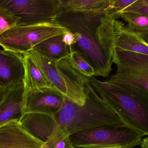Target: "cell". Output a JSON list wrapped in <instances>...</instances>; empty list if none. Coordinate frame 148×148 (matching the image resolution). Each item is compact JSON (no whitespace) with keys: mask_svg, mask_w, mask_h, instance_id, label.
<instances>
[{"mask_svg":"<svg viewBox=\"0 0 148 148\" xmlns=\"http://www.w3.org/2000/svg\"><path fill=\"white\" fill-rule=\"evenodd\" d=\"M114 32V48L148 55L147 44L122 22L115 19Z\"/></svg>","mask_w":148,"mask_h":148,"instance_id":"14","label":"cell"},{"mask_svg":"<svg viewBox=\"0 0 148 148\" xmlns=\"http://www.w3.org/2000/svg\"><path fill=\"white\" fill-rule=\"evenodd\" d=\"M89 82L123 124L148 136V93L127 84L102 81L95 76Z\"/></svg>","mask_w":148,"mask_h":148,"instance_id":"2","label":"cell"},{"mask_svg":"<svg viewBox=\"0 0 148 148\" xmlns=\"http://www.w3.org/2000/svg\"><path fill=\"white\" fill-rule=\"evenodd\" d=\"M62 41L69 47L72 46L75 42V36L73 33L69 30L66 31L62 34Z\"/></svg>","mask_w":148,"mask_h":148,"instance_id":"23","label":"cell"},{"mask_svg":"<svg viewBox=\"0 0 148 148\" xmlns=\"http://www.w3.org/2000/svg\"><path fill=\"white\" fill-rule=\"evenodd\" d=\"M85 103L80 106L65 99L60 111L53 118L69 135L107 125H122L118 116L106 104L91 86L89 80L85 85Z\"/></svg>","mask_w":148,"mask_h":148,"instance_id":"3","label":"cell"},{"mask_svg":"<svg viewBox=\"0 0 148 148\" xmlns=\"http://www.w3.org/2000/svg\"><path fill=\"white\" fill-rule=\"evenodd\" d=\"M66 59L72 67L82 75L89 78L95 76L93 68L76 52L70 50V53Z\"/></svg>","mask_w":148,"mask_h":148,"instance_id":"19","label":"cell"},{"mask_svg":"<svg viewBox=\"0 0 148 148\" xmlns=\"http://www.w3.org/2000/svg\"><path fill=\"white\" fill-rule=\"evenodd\" d=\"M0 148H48L33 136L20 122L12 121L0 127Z\"/></svg>","mask_w":148,"mask_h":148,"instance_id":"11","label":"cell"},{"mask_svg":"<svg viewBox=\"0 0 148 148\" xmlns=\"http://www.w3.org/2000/svg\"><path fill=\"white\" fill-rule=\"evenodd\" d=\"M24 57L21 54L0 50V85L5 89L23 82Z\"/></svg>","mask_w":148,"mask_h":148,"instance_id":"12","label":"cell"},{"mask_svg":"<svg viewBox=\"0 0 148 148\" xmlns=\"http://www.w3.org/2000/svg\"><path fill=\"white\" fill-rule=\"evenodd\" d=\"M32 50L56 62L67 59L70 53L69 47L62 41V34L48 38L36 45Z\"/></svg>","mask_w":148,"mask_h":148,"instance_id":"16","label":"cell"},{"mask_svg":"<svg viewBox=\"0 0 148 148\" xmlns=\"http://www.w3.org/2000/svg\"><path fill=\"white\" fill-rule=\"evenodd\" d=\"M23 55L25 70L23 83L25 93L43 88L55 89L29 56L27 54Z\"/></svg>","mask_w":148,"mask_h":148,"instance_id":"15","label":"cell"},{"mask_svg":"<svg viewBox=\"0 0 148 148\" xmlns=\"http://www.w3.org/2000/svg\"><path fill=\"white\" fill-rule=\"evenodd\" d=\"M26 54L38 66L56 90L77 105H84L86 99L85 85L90 78L77 72L66 59L55 61L33 50Z\"/></svg>","mask_w":148,"mask_h":148,"instance_id":"4","label":"cell"},{"mask_svg":"<svg viewBox=\"0 0 148 148\" xmlns=\"http://www.w3.org/2000/svg\"><path fill=\"white\" fill-rule=\"evenodd\" d=\"M114 20L105 12L61 11L55 20L73 33L75 42L69 49L93 68L95 77H108L112 71Z\"/></svg>","mask_w":148,"mask_h":148,"instance_id":"1","label":"cell"},{"mask_svg":"<svg viewBox=\"0 0 148 148\" xmlns=\"http://www.w3.org/2000/svg\"><path fill=\"white\" fill-rule=\"evenodd\" d=\"M127 23L130 30L136 33L148 30V16L137 13L127 12L122 14L121 17Z\"/></svg>","mask_w":148,"mask_h":148,"instance_id":"18","label":"cell"},{"mask_svg":"<svg viewBox=\"0 0 148 148\" xmlns=\"http://www.w3.org/2000/svg\"><path fill=\"white\" fill-rule=\"evenodd\" d=\"M66 97L55 89L43 88L25 93L23 115L29 113L53 116L62 108Z\"/></svg>","mask_w":148,"mask_h":148,"instance_id":"10","label":"cell"},{"mask_svg":"<svg viewBox=\"0 0 148 148\" xmlns=\"http://www.w3.org/2000/svg\"><path fill=\"white\" fill-rule=\"evenodd\" d=\"M143 134L126 124L107 125L69 136L75 148H132L140 145Z\"/></svg>","mask_w":148,"mask_h":148,"instance_id":"5","label":"cell"},{"mask_svg":"<svg viewBox=\"0 0 148 148\" xmlns=\"http://www.w3.org/2000/svg\"><path fill=\"white\" fill-rule=\"evenodd\" d=\"M68 30L55 21L16 26L0 35V46L4 50L23 55L38 43Z\"/></svg>","mask_w":148,"mask_h":148,"instance_id":"6","label":"cell"},{"mask_svg":"<svg viewBox=\"0 0 148 148\" xmlns=\"http://www.w3.org/2000/svg\"><path fill=\"white\" fill-rule=\"evenodd\" d=\"M20 20L8 9L0 5V35L16 26Z\"/></svg>","mask_w":148,"mask_h":148,"instance_id":"20","label":"cell"},{"mask_svg":"<svg viewBox=\"0 0 148 148\" xmlns=\"http://www.w3.org/2000/svg\"><path fill=\"white\" fill-rule=\"evenodd\" d=\"M116 73L106 81L127 84L148 93V55L114 48Z\"/></svg>","mask_w":148,"mask_h":148,"instance_id":"7","label":"cell"},{"mask_svg":"<svg viewBox=\"0 0 148 148\" xmlns=\"http://www.w3.org/2000/svg\"><path fill=\"white\" fill-rule=\"evenodd\" d=\"M73 148H75L74 147H73Z\"/></svg>","mask_w":148,"mask_h":148,"instance_id":"27","label":"cell"},{"mask_svg":"<svg viewBox=\"0 0 148 148\" xmlns=\"http://www.w3.org/2000/svg\"><path fill=\"white\" fill-rule=\"evenodd\" d=\"M127 12L137 13L148 16V0H136L124 9L122 13Z\"/></svg>","mask_w":148,"mask_h":148,"instance_id":"22","label":"cell"},{"mask_svg":"<svg viewBox=\"0 0 148 148\" xmlns=\"http://www.w3.org/2000/svg\"><path fill=\"white\" fill-rule=\"evenodd\" d=\"M136 0H110L109 3L105 10L106 14L114 19L118 20L121 17L123 11L133 4Z\"/></svg>","mask_w":148,"mask_h":148,"instance_id":"21","label":"cell"},{"mask_svg":"<svg viewBox=\"0 0 148 148\" xmlns=\"http://www.w3.org/2000/svg\"><path fill=\"white\" fill-rule=\"evenodd\" d=\"M110 0H58L61 11L71 12H105Z\"/></svg>","mask_w":148,"mask_h":148,"instance_id":"17","label":"cell"},{"mask_svg":"<svg viewBox=\"0 0 148 148\" xmlns=\"http://www.w3.org/2000/svg\"><path fill=\"white\" fill-rule=\"evenodd\" d=\"M8 89L4 88L0 85V103L3 100Z\"/></svg>","mask_w":148,"mask_h":148,"instance_id":"25","label":"cell"},{"mask_svg":"<svg viewBox=\"0 0 148 148\" xmlns=\"http://www.w3.org/2000/svg\"><path fill=\"white\" fill-rule=\"evenodd\" d=\"M20 123L31 134L46 143L48 148H73L69 136L53 116L29 113L23 115Z\"/></svg>","mask_w":148,"mask_h":148,"instance_id":"9","label":"cell"},{"mask_svg":"<svg viewBox=\"0 0 148 148\" xmlns=\"http://www.w3.org/2000/svg\"><path fill=\"white\" fill-rule=\"evenodd\" d=\"M25 96L23 82L7 89L0 103V127L12 121L20 122L23 115Z\"/></svg>","mask_w":148,"mask_h":148,"instance_id":"13","label":"cell"},{"mask_svg":"<svg viewBox=\"0 0 148 148\" xmlns=\"http://www.w3.org/2000/svg\"><path fill=\"white\" fill-rule=\"evenodd\" d=\"M143 41L148 45V30L141 33H136Z\"/></svg>","mask_w":148,"mask_h":148,"instance_id":"24","label":"cell"},{"mask_svg":"<svg viewBox=\"0 0 148 148\" xmlns=\"http://www.w3.org/2000/svg\"><path fill=\"white\" fill-rule=\"evenodd\" d=\"M0 5L20 18L18 26L54 21L60 12L58 0H0Z\"/></svg>","mask_w":148,"mask_h":148,"instance_id":"8","label":"cell"},{"mask_svg":"<svg viewBox=\"0 0 148 148\" xmlns=\"http://www.w3.org/2000/svg\"><path fill=\"white\" fill-rule=\"evenodd\" d=\"M141 145L142 148H148V137L144 138L143 140Z\"/></svg>","mask_w":148,"mask_h":148,"instance_id":"26","label":"cell"}]
</instances>
